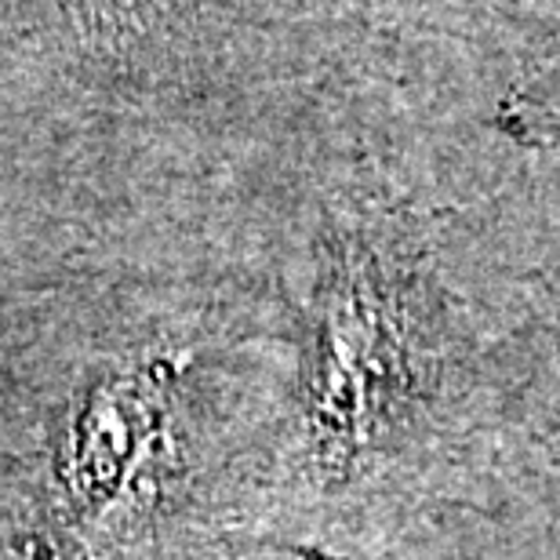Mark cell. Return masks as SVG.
<instances>
[{"mask_svg": "<svg viewBox=\"0 0 560 560\" xmlns=\"http://www.w3.org/2000/svg\"><path fill=\"white\" fill-rule=\"evenodd\" d=\"M425 394V342L408 288L368 248H350L324 295L313 447L328 466L383 452Z\"/></svg>", "mask_w": 560, "mask_h": 560, "instance_id": "6da1fadb", "label": "cell"}]
</instances>
